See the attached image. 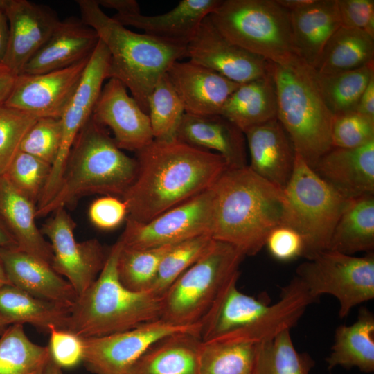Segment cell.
<instances>
[{"instance_id":"obj_2","label":"cell","mask_w":374,"mask_h":374,"mask_svg":"<svg viewBox=\"0 0 374 374\" xmlns=\"http://www.w3.org/2000/svg\"><path fill=\"white\" fill-rule=\"evenodd\" d=\"M211 188L212 238L234 246L244 256L257 254L269 233L283 224L286 206L283 190L248 166L227 168Z\"/></svg>"},{"instance_id":"obj_3","label":"cell","mask_w":374,"mask_h":374,"mask_svg":"<svg viewBox=\"0 0 374 374\" xmlns=\"http://www.w3.org/2000/svg\"><path fill=\"white\" fill-rule=\"evenodd\" d=\"M81 19L93 28L110 55L109 79L120 80L143 111L155 84L176 61L187 57L186 46L137 33L107 15L96 0H78Z\"/></svg>"},{"instance_id":"obj_19","label":"cell","mask_w":374,"mask_h":374,"mask_svg":"<svg viewBox=\"0 0 374 374\" xmlns=\"http://www.w3.org/2000/svg\"><path fill=\"white\" fill-rule=\"evenodd\" d=\"M240 273L225 285L201 321L202 341L231 339L250 328L269 309V298L246 294L237 287Z\"/></svg>"},{"instance_id":"obj_6","label":"cell","mask_w":374,"mask_h":374,"mask_svg":"<svg viewBox=\"0 0 374 374\" xmlns=\"http://www.w3.org/2000/svg\"><path fill=\"white\" fill-rule=\"evenodd\" d=\"M121 249L118 240L96 280L71 307L66 330L82 337H100L161 319V297L130 290L121 283L117 264Z\"/></svg>"},{"instance_id":"obj_13","label":"cell","mask_w":374,"mask_h":374,"mask_svg":"<svg viewBox=\"0 0 374 374\" xmlns=\"http://www.w3.org/2000/svg\"><path fill=\"white\" fill-rule=\"evenodd\" d=\"M53 213L40 229L50 241L53 255L51 267L65 277L80 296L97 278L107 253L96 239L75 240L76 224L65 208Z\"/></svg>"},{"instance_id":"obj_27","label":"cell","mask_w":374,"mask_h":374,"mask_svg":"<svg viewBox=\"0 0 374 374\" xmlns=\"http://www.w3.org/2000/svg\"><path fill=\"white\" fill-rule=\"evenodd\" d=\"M37 206L0 177V220L17 248L51 266L53 251L36 224Z\"/></svg>"},{"instance_id":"obj_35","label":"cell","mask_w":374,"mask_h":374,"mask_svg":"<svg viewBox=\"0 0 374 374\" xmlns=\"http://www.w3.org/2000/svg\"><path fill=\"white\" fill-rule=\"evenodd\" d=\"M0 336V374L42 373L51 357L48 347L33 342L24 324H11Z\"/></svg>"},{"instance_id":"obj_22","label":"cell","mask_w":374,"mask_h":374,"mask_svg":"<svg viewBox=\"0 0 374 374\" xmlns=\"http://www.w3.org/2000/svg\"><path fill=\"white\" fill-rule=\"evenodd\" d=\"M0 262L10 285L34 296L69 307L78 299L73 286L50 265L17 247L0 249Z\"/></svg>"},{"instance_id":"obj_50","label":"cell","mask_w":374,"mask_h":374,"mask_svg":"<svg viewBox=\"0 0 374 374\" xmlns=\"http://www.w3.org/2000/svg\"><path fill=\"white\" fill-rule=\"evenodd\" d=\"M98 6L116 10L118 15L141 13L140 7L135 0H96Z\"/></svg>"},{"instance_id":"obj_57","label":"cell","mask_w":374,"mask_h":374,"mask_svg":"<svg viewBox=\"0 0 374 374\" xmlns=\"http://www.w3.org/2000/svg\"><path fill=\"white\" fill-rule=\"evenodd\" d=\"M12 324L9 319L0 313V335L6 330V328Z\"/></svg>"},{"instance_id":"obj_16","label":"cell","mask_w":374,"mask_h":374,"mask_svg":"<svg viewBox=\"0 0 374 374\" xmlns=\"http://www.w3.org/2000/svg\"><path fill=\"white\" fill-rule=\"evenodd\" d=\"M189 60L213 70L238 84L269 73V62L227 39L209 16L200 24L186 45Z\"/></svg>"},{"instance_id":"obj_30","label":"cell","mask_w":374,"mask_h":374,"mask_svg":"<svg viewBox=\"0 0 374 374\" xmlns=\"http://www.w3.org/2000/svg\"><path fill=\"white\" fill-rule=\"evenodd\" d=\"M334 337L331 352L326 359L328 371L340 366L373 373L374 315L371 310L361 308L356 321L339 326Z\"/></svg>"},{"instance_id":"obj_9","label":"cell","mask_w":374,"mask_h":374,"mask_svg":"<svg viewBox=\"0 0 374 374\" xmlns=\"http://www.w3.org/2000/svg\"><path fill=\"white\" fill-rule=\"evenodd\" d=\"M244 257L234 246L213 240L161 296V319L179 326L200 323L225 285L240 273Z\"/></svg>"},{"instance_id":"obj_36","label":"cell","mask_w":374,"mask_h":374,"mask_svg":"<svg viewBox=\"0 0 374 374\" xmlns=\"http://www.w3.org/2000/svg\"><path fill=\"white\" fill-rule=\"evenodd\" d=\"M314 366L310 354L296 349L285 329L258 344L252 374H310Z\"/></svg>"},{"instance_id":"obj_32","label":"cell","mask_w":374,"mask_h":374,"mask_svg":"<svg viewBox=\"0 0 374 374\" xmlns=\"http://www.w3.org/2000/svg\"><path fill=\"white\" fill-rule=\"evenodd\" d=\"M71 307L34 296L12 285L0 287V313L13 323H28L49 332L66 330Z\"/></svg>"},{"instance_id":"obj_45","label":"cell","mask_w":374,"mask_h":374,"mask_svg":"<svg viewBox=\"0 0 374 374\" xmlns=\"http://www.w3.org/2000/svg\"><path fill=\"white\" fill-rule=\"evenodd\" d=\"M374 141V119L357 111L334 115L331 130L332 148H355Z\"/></svg>"},{"instance_id":"obj_59","label":"cell","mask_w":374,"mask_h":374,"mask_svg":"<svg viewBox=\"0 0 374 374\" xmlns=\"http://www.w3.org/2000/svg\"><path fill=\"white\" fill-rule=\"evenodd\" d=\"M8 0H0V10H4Z\"/></svg>"},{"instance_id":"obj_47","label":"cell","mask_w":374,"mask_h":374,"mask_svg":"<svg viewBox=\"0 0 374 374\" xmlns=\"http://www.w3.org/2000/svg\"><path fill=\"white\" fill-rule=\"evenodd\" d=\"M89 218L96 227L104 231L116 229L128 215L126 204L112 195H104L95 199L88 211Z\"/></svg>"},{"instance_id":"obj_49","label":"cell","mask_w":374,"mask_h":374,"mask_svg":"<svg viewBox=\"0 0 374 374\" xmlns=\"http://www.w3.org/2000/svg\"><path fill=\"white\" fill-rule=\"evenodd\" d=\"M341 26L362 30L374 38V1L337 0Z\"/></svg>"},{"instance_id":"obj_20","label":"cell","mask_w":374,"mask_h":374,"mask_svg":"<svg viewBox=\"0 0 374 374\" xmlns=\"http://www.w3.org/2000/svg\"><path fill=\"white\" fill-rule=\"evenodd\" d=\"M166 74L181 100L185 114L193 116L220 114L225 101L240 85L190 60L175 62Z\"/></svg>"},{"instance_id":"obj_39","label":"cell","mask_w":374,"mask_h":374,"mask_svg":"<svg viewBox=\"0 0 374 374\" xmlns=\"http://www.w3.org/2000/svg\"><path fill=\"white\" fill-rule=\"evenodd\" d=\"M148 107L154 140L175 139L185 110L166 73L159 79L150 93Z\"/></svg>"},{"instance_id":"obj_12","label":"cell","mask_w":374,"mask_h":374,"mask_svg":"<svg viewBox=\"0 0 374 374\" xmlns=\"http://www.w3.org/2000/svg\"><path fill=\"white\" fill-rule=\"evenodd\" d=\"M200 326L175 325L159 319L119 332L82 337V362L93 374H126L157 340L177 332L199 333Z\"/></svg>"},{"instance_id":"obj_55","label":"cell","mask_w":374,"mask_h":374,"mask_svg":"<svg viewBox=\"0 0 374 374\" xmlns=\"http://www.w3.org/2000/svg\"><path fill=\"white\" fill-rule=\"evenodd\" d=\"M12 247H17V243L0 220V249Z\"/></svg>"},{"instance_id":"obj_7","label":"cell","mask_w":374,"mask_h":374,"mask_svg":"<svg viewBox=\"0 0 374 374\" xmlns=\"http://www.w3.org/2000/svg\"><path fill=\"white\" fill-rule=\"evenodd\" d=\"M283 192L286 206L282 225L302 237V257L310 260L328 250L335 227L353 199L321 178L296 152L293 172Z\"/></svg>"},{"instance_id":"obj_23","label":"cell","mask_w":374,"mask_h":374,"mask_svg":"<svg viewBox=\"0 0 374 374\" xmlns=\"http://www.w3.org/2000/svg\"><path fill=\"white\" fill-rule=\"evenodd\" d=\"M348 199L374 194V141L355 148H332L312 168Z\"/></svg>"},{"instance_id":"obj_5","label":"cell","mask_w":374,"mask_h":374,"mask_svg":"<svg viewBox=\"0 0 374 374\" xmlns=\"http://www.w3.org/2000/svg\"><path fill=\"white\" fill-rule=\"evenodd\" d=\"M277 96V119L295 152L313 168L332 147L334 114L319 89L314 69L296 55L283 64L269 62Z\"/></svg>"},{"instance_id":"obj_17","label":"cell","mask_w":374,"mask_h":374,"mask_svg":"<svg viewBox=\"0 0 374 374\" xmlns=\"http://www.w3.org/2000/svg\"><path fill=\"white\" fill-rule=\"evenodd\" d=\"M9 39L3 66L16 76L41 49L61 22L51 8L28 0H8Z\"/></svg>"},{"instance_id":"obj_53","label":"cell","mask_w":374,"mask_h":374,"mask_svg":"<svg viewBox=\"0 0 374 374\" xmlns=\"http://www.w3.org/2000/svg\"><path fill=\"white\" fill-rule=\"evenodd\" d=\"M9 39L8 21L4 10H0V66H3Z\"/></svg>"},{"instance_id":"obj_11","label":"cell","mask_w":374,"mask_h":374,"mask_svg":"<svg viewBox=\"0 0 374 374\" xmlns=\"http://www.w3.org/2000/svg\"><path fill=\"white\" fill-rule=\"evenodd\" d=\"M213 206L211 187L147 222L127 217L119 240L125 247L143 249L175 244L202 235H211Z\"/></svg>"},{"instance_id":"obj_58","label":"cell","mask_w":374,"mask_h":374,"mask_svg":"<svg viewBox=\"0 0 374 374\" xmlns=\"http://www.w3.org/2000/svg\"><path fill=\"white\" fill-rule=\"evenodd\" d=\"M5 285H10V283L6 276L3 266L0 262V287Z\"/></svg>"},{"instance_id":"obj_10","label":"cell","mask_w":374,"mask_h":374,"mask_svg":"<svg viewBox=\"0 0 374 374\" xmlns=\"http://www.w3.org/2000/svg\"><path fill=\"white\" fill-rule=\"evenodd\" d=\"M296 274L314 302L321 295L333 296L342 319L374 298L373 252L359 257L325 250L301 263Z\"/></svg>"},{"instance_id":"obj_14","label":"cell","mask_w":374,"mask_h":374,"mask_svg":"<svg viewBox=\"0 0 374 374\" xmlns=\"http://www.w3.org/2000/svg\"><path fill=\"white\" fill-rule=\"evenodd\" d=\"M109 53L99 39L80 82L61 117V145L44 188L45 193L48 195H54L60 186L69 152L77 134L92 115L103 82L109 79Z\"/></svg>"},{"instance_id":"obj_56","label":"cell","mask_w":374,"mask_h":374,"mask_svg":"<svg viewBox=\"0 0 374 374\" xmlns=\"http://www.w3.org/2000/svg\"><path fill=\"white\" fill-rule=\"evenodd\" d=\"M42 374H63L62 368H60L50 357L46 363Z\"/></svg>"},{"instance_id":"obj_46","label":"cell","mask_w":374,"mask_h":374,"mask_svg":"<svg viewBox=\"0 0 374 374\" xmlns=\"http://www.w3.org/2000/svg\"><path fill=\"white\" fill-rule=\"evenodd\" d=\"M48 333V347L51 357L60 368H73L82 362L84 344L82 337L55 327H51Z\"/></svg>"},{"instance_id":"obj_41","label":"cell","mask_w":374,"mask_h":374,"mask_svg":"<svg viewBox=\"0 0 374 374\" xmlns=\"http://www.w3.org/2000/svg\"><path fill=\"white\" fill-rule=\"evenodd\" d=\"M213 241L206 234L172 245L159 264L150 292L161 298L174 281L206 253Z\"/></svg>"},{"instance_id":"obj_42","label":"cell","mask_w":374,"mask_h":374,"mask_svg":"<svg viewBox=\"0 0 374 374\" xmlns=\"http://www.w3.org/2000/svg\"><path fill=\"white\" fill-rule=\"evenodd\" d=\"M51 170V164L19 151L3 175L19 193L37 206Z\"/></svg>"},{"instance_id":"obj_4","label":"cell","mask_w":374,"mask_h":374,"mask_svg":"<svg viewBox=\"0 0 374 374\" xmlns=\"http://www.w3.org/2000/svg\"><path fill=\"white\" fill-rule=\"evenodd\" d=\"M136 170V159L125 154L105 127L91 116L73 142L57 191L37 211V217L74 205L89 195L122 197L134 181Z\"/></svg>"},{"instance_id":"obj_1","label":"cell","mask_w":374,"mask_h":374,"mask_svg":"<svg viewBox=\"0 0 374 374\" xmlns=\"http://www.w3.org/2000/svg\"><path fill=\"white\" fill-rule=\"evenodd\" d=\"M135 179L121 197L127 217L147 222L210 188L228 168L224 158L175 139L136 152Z\"/></svg>"},{"instance_id":"obj_28","label":"cell","mask_w":374,"mask_h":374,"mask_svg":"<svg viewBox=\"0 0 374 374\" xmlns=\"http://www.w3.org/2000/svg\"><path fill=\"white\" fill-rule=\"evenodd\" d=\"M198 332L168 335L151 345L126 374H199Z\"/></svg>"},{"instance_id":"obj_8","label":"cell","mask_w":374,"mask_h":374,"mask_svg":"<svg viewBox=\"0 0 374 374\" xmlns=\"http://www.w3.org/2000/svg\"><path fill=\"white\" fill-rule=\"evenodd\" d=\"M208 16L231 42L268 62L283 64L298 55L290 12L276 0H222Z\"/></svg>"},{"instance_id":"obj_44","label":"cell","mask_w":374,"mask_h":374,"mask_svg":"<svg viewBox=\"0 0 374 374\" xmlns=\"http://www.w3.org/2000/svg\"><path fill=\"white\" fill-rule=\"evenodd\" d=\"M62 136L61 118H37L25 135L20 151L31 154L52 166L60 148Z\"/></svg>"},{"instance_id":"obj_34","label":"cell","mask_w":374,"mask_h":374,"mask_svg":"<svg viewBox=\"0 0 374 374\" xmlns=\"http://www.w3.org/2000/svg\"><path fill=\"white\" fill-rule=\"evenodd\" d=\"M374 249V196L353 199L332 234L328 249L348 255L373 252Z\"/></svg>"},{"instance_id":"obj_52","label":"cell","mask_w":374,"mask_h":374,"mask_svg":"<svg viewBox=\"0 0 374 374\" xmlns=\"http://www.w3.org/2000/svg\"><path fill=\"white\" fill-rule=\"evenodd\" d=\"M17 76L6 67H0V107L5 105L14 87Z\"/></svg>"},{"instance_id":"obj_40","label":"cell","mask_w":374,"mask_h":374,"mask_svg":"<svg viewBox=\"0 0 374 374\" xmlns=\"http://www.w3.org/2000/svg\"><path fill=\"white\" fill-rule=\"evenodd\" d=\"M174 244L149 249H132L122 244L117 264L119 280L130 290L150 292L159 264Z\"/></svg>"},{"instance_id":"obj_29","label":"cell","mask_w":374,"mask_h":374,"mask_svg":"<svg viewBox=\"0 0 374 374\" xmlns=\"http://www.w3.org/2000/svg\"><path fill=\"white\" fill-rule=\"evenodd\" d=\"M289 12L297 54L312 67L327 42L341 26L337 0H315L305 8Z\"/></svg>"},{"instance_id":"obj_48","label":"cell","mask_w":374,"mask_h":374,"mask_svg":"<svg viewBox=\"0 0 374 374\" xmlns=\"http://www.w3.org/2000/svg\"><path fill=\"white\" fill-rule=\"evenodd\" d=\"M265 247L274 258L285 262L302 256L304 243L301 235L294 229L280 225L269 233Z\"/></svg>"},{"instance_id":"obj_33","label":"cell","mask_w":374,"mask_h":374,"mask_svg":"<svg viewBox=\"0 0 374 374\" xmlns=\"http://www.w3.org/2000/svg\"><path fill=\"white\" fill-rule=\"evenodd\" d=\"M374 61V38L366 32L340 26L312 66L317 75L350 71Z\"/></svg>"},{"instance_id":"obj_51","label":"cell","mask_w":374,"mask_h":374,"mask_svg":"<svg viewBox=\"0 0 374 374\" xmlns=\"http://www.w3.org/2000/svg\"><path fill=\"white\" fill-rule=\"evenodd\" d=\"M355 111L374 119V77L371 79L360 96Z\"/></svg>"},{"instance_id":"obj_54","label":"cell","mask_w":374,"mask_h":374,"mask_svg":"<svg viewBox=\"0 0 374 374\" xmlns=\"http://www.w3.org/2000/svg\"><path fill=\"white\" fill-rule=\"evenodd\" d=\"M315 0H276V2L288 12L295 11L308 6Z\"/></svg>"},{"instance_id":"obj_25","label":"cell","mask_w":374,"mask_h":374,"mask_svg":"<svg viewBox=\"0 0 374 374\" xmlns=\"http://www.w3.org/2000/svg\"><path fill=\"white\" fill-rule=\"evenodd\" d=\"M98 41L96 30L82 19L61 21L22 74H42L73 65L90 57Z\"/></svg>"},{"instance_id":"obj_43","label":"cell","mask_w":374,"mask_h":374,"mask_svg":"<svg viewBox=\"0 0 374 374\" xmlns=\"http://www.w3.org/2000/svg\"><path fill=\"white\" fill-rule=\"evenodd\" d=\"M37 118L15 108L0 107V177L20 151L21 142Z\"/></svg>"},{"instance_id":"obj_37","label":"cell","mask_w":374,"mask_h":374,"mask_svg":"<svg viewBox=\"0 0 374 374\" xmlns=\"http://www.w3.org/2000/svg\"><path fill=\"white\" fill-rule=\"evenodd\" d=\"M258 344L238 340L202 341L199 374H252Z\"/></svg>"},{"instance_id":"obj_26","label":"cell","mask_w":374,"mask_h":374,"mask_svg":"<svg viewBox=\"0 0 374 374\" xmlns=\"http://www.w3.org/2000/svg\"><path fill=\"white\" fill-rule=\"evenodd\" d=\"M222 0H182L170 11L153 16L115 14L112 17L123 26L141 29L145 34L186 46L205 17Z\"/></svg>"},{"instance_id":"obj_38","label":"cell","mask_w":374,"mask_h":374,"mask_svg":"<svg viewBox=\"0 0 374 374\" xmlns=\"http://www.w3.org/2000/svg\"><path fill=\"white\" fill-rule=\"evenodd\" d=\"M316 75L323 97L334 115L355 111L360 96L374 77V61L353 70Z\"/></svg>"},{"instance_id":"obj_31","label":"cell","mask_w":374,"mask_h":374,"mask_svg":"<svg viewBox=\"0 0 374 374\" xmlns=\"http://www.w3.org/2000/svg\"><path fill=\"white\" fill-rule=\"evenodd\" d=\"M220 115L243 132L277 118L276 90L270 71L262 78L240 84L225 101Z\"/></svg>"},{"instance_id":"obj_24","label":"cell","mask_w":374,"mask_h":374,"mask_svg":"<svg viewBox=\"0 0 374 374\" xmlns=\"http://www.w3.org/2000/svg\"><path fill=\"white\" fill-rule=\"evenodd\" d=\"M175 139L191 146L222 156L228 168L248 166L244 132L220 114L193 116L185 114Z\"/></svg>"},{"instance_id":"obj_21","label":"cell","mask_w":374,"mask_h":374,"mask_svg":"<svg viewBox=\"0 0 374 374\" xmlns=\"http://www.w3.org/2000/svg\"><path fill=\"white\" fill-rule=\"evenodd\" d=\"M250 156L248 166L258 176L283 190L292 176L296 152L277 118L244 132Z\"/></svg>"},{"instance_id":"obj_15","label":"cell","mask_w":374,"mask_h":374,"mask_svg":"<svg viewBox=\"0 0 374 374\" xmlns=\"http://www.w3.org/2000/svg\"><path fill=\"white\" fill-rule=\"evenodd\" d=\"M89 57L45 73L17 76L5 105L37 118H61L80 82Z\"/></svg>"},{"instance_id":"obj_60","label":"cell","mask_w":374,"mask_h":374,"mask_svg":"<svg viewBox=\"0 0 374 374\" xmlns=\"http://www.w3.org/2000/svg\"><path fill=\"white\" fill-rule=\"evenodd\" d=\"M0 67H2V66H0ZM4 67V66H3Z\"/></svg>"},{"instance_id":"obj_18","label":"cell","mask_w":374,"mask_h":374,"mask_svg":"<svg viewBox=\"0 0 374 374\" xmlns=\"http://www.w3.org/2000/svg\"><path fill=\"white\" fill-rule=\"evenodd\" d=\"M91 116L110 128L121 150L136 152L154 141L148 114L117 79L109 78L103 87Z\"/></svg>"}]
</instances>
